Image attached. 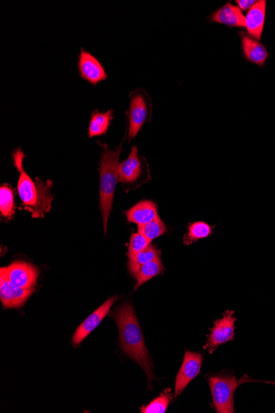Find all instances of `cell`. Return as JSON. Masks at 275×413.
Segmentation results:
<instances>
[{"instance_id": "6da1fadb", "label": "cell", "mask_w": 275, "mask_h": 413, "mask_svg": "<svg viewBox=\"0 0 275 413\" xmlns=\"http://www.w3.org/2000/svg\"><path fill=\"white\" fill-rule=\"evenodd\" d=\"M112 316L119 327L121 349L142 367L150 384L152 380L155 379L152 360L145 346L142 331L131 303H124Z\"/></svg>"}, {"instance_id": "7a4b0ae2", "label": "cell", "mask_w": 275, "mask_h": 413, "mask_svg": "<svg viewBox=\"0 0 275 413\" xmlns=\"http://www.w3.org/2000/svg\"><path fill=\"white\" fill-rule=\"evenodd\" d=\"M25 153L21 148L16 149L12 153L14 165L19 173L18 191L24 208L31 214L34 218L44 217L51 209L53 196L51 194L52 182L43 181L36 177L35 180L28 175L24 169L23 160Z\"/></svg>"}, {"instance_id": "3957f363", "label": "cell", "mask_w": 275, "mask_h": 413, "mask_svg": "<svg viewBox=\"0 0 275 413\" xmlns=\"http://www.w3.org/2000/svg\"><path fill=\"white\" fill-rule=\"evenodd\" d=\"M124 140L114 151L109 148L107 144L99 142L102 148L99 167L100 208L102 210L105 233H107L108 218L112 212L117 182H119L118 168Z\"/></svg>"}, {"instance_id": "277c9868", "label": "cell", "mask_w": 275, "mask_h": 413, "mask_svg": "<svg viewBox=\"0 0 275 413\" xmlns=\"http://www.w3.org/2000/svg\"><path fill=\"white\" fill-rule=\"evenodd\" d=\"M153 108L151 96L144 88H136L129 92L127 112L129 141L137 136L145 123L151 121Z\"/></svg>"}, {"instance_id": "5b68a950", "label": "cell", "mask_w": 275, "mask_h": 413, "mask_svg": "<svg viewBox=\"0 0 275 413\" xmlns=\"http://www.w3.org/2000/svg\"><path fill=\"white\" fill-rule=\"evenodd\" d=\"M118 173L119 181L127 191L140 188L151 179L148 164L145 158L140 155L135 145L127 159L120 163Z\"/></svg>"}, {"instance_id": "8992f818", "label": "cell", "mask_w": 275, "mask_h": 413, "mask_svg": "<svg viewBox=\"0 0 275 413\" xmlns=\"http://www.w3.org/2000/svg\"><path fill=\"white\" fill-rule=\"evenodd\" d=\"M213 403L218 413H234V394L241 380L238 381L233 374L224 373L208 378Z\"/></svg>"}, {"instance_id": "52a82bcc", "label": "cell", "mask_w": 275, "mask_h": 413, "mask_svg": "<svg viewBox=\"0 0 275 413\" xmlns=\"http://www.w3.org/2000/svg\"><path fill=\"white\" fill-rule=\"evenodd\" d=\"M234 311H226L224 317L214 322L213 327L210 330L208 341L204 347L205 350H209L210 354L222 344L233 341L235 337V322Z\"/></svg>"}, {"instance_id": "ba28073f", "label": "cell", "mask_w": 275, "mask_h": 413, "mask_svg": "<svg viewBox=\"0 0 275 413\" xmlns=\"http://www.w3.org/2000/svg\"><path fill=\"white\" fill-rule=\"evenodd\" d=\"M77 67L81 78L92 86H96L107 79L108 74L103 63L84 48L80 49Z\"/></svg>"}, {"instance_id": "9c48e42d", "label": "cell", "mask_w": 275, "mask_h": 413, "mask_svg": "<svg viewBox=\"0 0 275 413\" xmlns=\"http://www.w3.org/2000/svg\"><path fill=\"white\" fill-rule=\"evenodd\" d=\"M203 355L196 352L185 351L183 362L176 377L175 398H178L188 384L200 374Z\"/></svg>"}, {"instance_id": "30bf717a", "label": "cell", "mask_w": 275, "mask_h": 413, "mask_svg": "<svg viewBox=\"0 0 275 413\" xmlns=\"http://www.w3.org/2000/svg\"><path fill=\"white\" fill-rule=\"evenodd\" d=\"M1 271L14 285L27 290L34 288L39 275L36 266L24 262L12 263L9 266L2 267Z\"/></svg>"}, {"instance_id": "8fae6325", "label": "cell", "mask_w": 275, "mask_h": 413, "mask_svg": "<svg viewBox=\"0 0 275 413\" xmlns=\"http://www.w3.org/2000/svg\"><path fill=\"white\" fill-rule=\"evenodd\" d=\"M34 289L27 290L20 288L12 283L1 271L0 277V298L5 309L22 307L29 298Z\"/></svg>"}, {"instance_id": "7c38bea8", "label": "cell", "mask_w": 275, "mask_h": 413, "mask_svg": "<svg viewBox=\"0 0 275 413\" xmlns=\"http://www.w3.org/2000/svg\"><path fill=\"white\" fill-rule=\"evenodd\" d=\"M116 299L117 297L108 299L103 305H101L98 310L89 316L82 325L77 329L74 337H73L74 346H79L100 325L101 322L110 312L111 308Z\"/></svg>"}, {"instance_id": "4fadbf2b", "label": "cell", "mask_w": 275, "mask_h": 413, "mask_svg": "<svg viewBox=\"0 0 275 413\" xmlns=\"http://www.w3.org/2000/svg\"><path fill=\"white\" fill-rule=\"evenodd\" d=\"M238 34L240 36L241 51L244 58L257 66H264L269 56L268 51L264 45L252 38L245 32L241 31Z\"/></svg>"}, {"instance_id": "5bb4252c", "label": "cell", "mask_w": 275, "mask_h": 413, "mask_svg": "<svg viewBox=\"0 0 275 413\" xmlns=\"http://www.w3.org/2000/svg\"><path fill=\"white\" fill-rule=\"evenodd\" d=\"M209 21L229 27H246V16L237 6L226 3L209 16Z\"/></svg>"}, {"instance_id": "9a60e30c", "label": "cell", "mask_w": 275, "mask_h": 413, "mask_svg": "<svg viewBox=\"0 0 275 413\" xmlns=\"http://www.w3.org/2000/svg\"><path fill=\"white\" fill-rule=\"evenodd\" d=\"M266 15V1H257L246 16V29L254 40H260L264 30Z\"/></svg>"}, {"instance_id": "2e32d148", "label": "cell", "mask_w": 275, "mask_h": 413, "mask_svg": "<svg viewBox=\"0 0 275 413\" xmlns=\"http://www.w3.org/2000/svg\"><path fill=\"white\" fill-rule=\"evenodd\" d=\"M127 216L129 222L139 226L146 225L159 216L157 206L151 201H142L129 209Z\"/></svg>"}, {"instance_id": "e0dca14e", "label": "cell", "mask_w": 275, "mask_h": 413, "mask_svg": "<svg viewBox=\"0 0 275 413\" xmlns=\"http://www.w3.org/2000/svg\"><path fill=\"white\" fill-rule=\"evenodd\" d=\"M114 119V110L101 112L96 109L92 112L88 125V136L90 138L105 135Z\"/></svg>"}, {"instance_id": "ac0fdd59", "label": "cell", "mask_w": 275, "mask_h": 413, "mask_svg": "<svg viewBox=\"0 0 275 413\" xmlns=\"http://www.w3.org/2000/svg\"><path fill=\"white\" fill-rule=\"evenodd\" d=\"M129 256V273L135 277L141 267L147 263L150 262L155 259L160 257V252L155 246L150 245L146 249L133 255H128Z\"/></svg>"}, {"instance_id": "d6986e66", "label": "cell", "mask_w": 275, "mask_h": 413, "mask_svg": "<svg viewBox=\"0 0 275 413\" xmlns=\"http://www.w3.org/2000/svg\"><path fill=\"white\" fill-rule=\"evenodd\" d=\"M164 270V266L163 262L161 261L160 257L147 263V264L144 265L139 271H138L135 277H133L137 280L135 290L140 288L141 286L149 280H151L153 277L163 273Z\"/></svg>"}, {"instance_id": "ffe728a7", "label": "cell", "mask_w": 275, "mask_h": 413, "mask_svg": "<svg viewBox=\"0 0 275 413\" xmlns=\"http://www.w3.org/2000/svg\"><path fill=\"white\" fill-rule=\"evenodd\" d=\"M213 234L212 226L204 221L192 223L188 227V233L184 238L185 245H192L193 242L204 240L211 236Z\"/></svg>"}, {"instance_id": "44dd1931", "label": "cell", "mask_w": 275, "mask_h": 413, "mask_svg": "<svg viewBox=\"0 0 275 413\" xmlns=\"http://www.w3.org/2000/svg\"><path fill=\"white\" fill-rule=\"evenodd\" d=\"M167 230V226L165 225L159 216H157L155 220L148 223V224L140 225L138 232L142 234L148 240L152 242L155 238L163 236Z\"/></svg>"}, {"instance_id": "7402d4cb", "label": "cell", "mask_w": 275, "mask_h": 413, "mask_svg": "<svg viewBox=\"0 0 275 413\" xmlns=\"http://www.w3.org/2000/svg\"><path fill=\"white\" fill-rule=\"evenodd\" d=\"M0 212L7 218H11L14 214L13 189L6 184L2 185L0 188Z\"/></svg>"}, {"instance_id": "603a6c76", "label": "cell", "mask_w": 275, "mask_h": 413, "mask_svg": "<svg viewBox=\"0 0 275 413\" xmlns=\"http://www.w3.org/2000/svg\"><path fill=\"white\" fill-rule=\"evenodd\" d=\"M172 396L171 388H167L150 403L141 408L140 412L142 413H164L167 411L168 405L171 402Z\"/></svg>"}, {"instance_id": "cb8c5ba5", "label": "cell", "mask_w": 275, "mask_h": 413, "mask_svg": "<svg viewBox=\"0 0 275 413\" xmlns=\"http://www.w3.org/2000/svg\"><path fill=\"white\" fill-rule=\"evenodd\" d=\"M150 242L142 234L133 233L131 237V240H129L128 255L142 252L150 246Z\"/></svg>"}, {"instance_id": "d4e9b609", "label": "cell", "mask_w": 275, "mask_h": 413, "mask_svg": "<svg viewBox=\"0 0 275 413\" xmlns=\"http://www.w3.org/2000/svg\"><path fill=\"white\" fill-rule=\"evenodd\" d=\"M237 7L242 11L250 10L256 5V0H237Z\"/></svg>"}, {"instance_id": "484cf974", "label": "cell", "mask_w": 275, "mask_h": 413, "mask_svg": "<svg viewBox=\"0 0 275 413\" xmlns=\"http://www.w3.org/2000/svg\"><path fill=\"white\" fill-rule=\"evenodd\" d=\"M259 382H263V383H266V384H274V386H275V382L274 381H259Z\"/></svg>"}]
</instances>
